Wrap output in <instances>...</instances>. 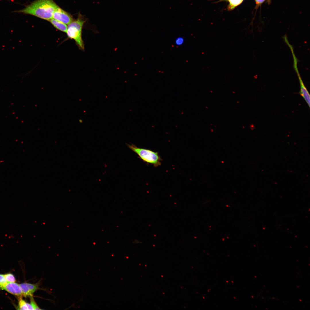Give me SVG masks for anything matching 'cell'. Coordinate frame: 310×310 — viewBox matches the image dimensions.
Listing matches in <instances>:
<instances>
[{"label":"cell","mask_w":310,"mask_h":310,"mask_svg":"<svg viewBox=\"0 0 310 310\" xmlns=\"http://www.w3.org/2000/svg\"><path fill=\"white\" fill-rule=\"evenodd\" d=\"M58 6L53 0H36L24 8L13 12L29 14L49 21L52 18L53 13Z\"/></svg>","instance_id":"6da1fadb"},{"label":"cell","mask_w":310,"mask_h":310,"mask_svg":"<svg viewBox=\"0 0 310 310\" xmlns=\"http://www.w3.org/2000/svg\"><path fill=\"white\" fill-rule=\"evenodd\" d=\"M86 21L85 17L79 13L77 19L68 24L66 32L68 37L73 39L79 48L82 51L84 50V44L82 37V29Z\"/></svg>","instance_id":"7a4b0ae2"},{"label":"cell","mask_w":310,"mask_h":310,"mask_svg":"<svg viewBox=\"0 0 310 310\" xmlns=\"http://www.w3.org/2000/svg\"><path fill=\"white\" fill-rule=\"evenodd\" d=\"M128 147L136 153L144 162L157 167L161 165L162 160L158 152L151 150L140 148L133 144H127Z\"/></svg>","instance_id":"3957f363"},{"label":"cell","mask_w":310,"mask_h":310,"mask_svg":"<svg viewBox=\"0 0 310 310\" xmlns=\"http://www.w3.org/2000/svg\"><path fill=\"white\" fill-rule=\"evenodd\" d=\"M52 18L68 25L74 20L71 14L58 6L53 13Z\"/></svg>","instance_id":"277c9868"},{"label":"cell","mask_w":310,"mask_h":310,"mask_svg":"<svg viewBox=\"0 0 310 310\" xmlns=\"http://www.w3.org/2000/svg\"><path fill=\"white\" fill-rule=\"evenodd\" d=\"M1 289L5 290L19 299L23 296L20 284L15 282H7Z\"/></svg>","instance_id":"5b68a950"},{"label":"cell","mask_w":310,"mask_h":310,"mask_svg":"<svg viewBox=\"0 0 310 310\" xmlns=\"http://www.w3.org/2000/svg\"><path fill=\"white\" fill-rule=\"evenodd\" d=\"M297 64V62H295L294 63V67L298 76L301 86V89L299 92L300 94L305 99L309 107H310V95L301 78L298 69Z\"/></svg>","instance_id":"8992f818"},{"label":"cell","mask_w":310,"mask_h":310,"mask_svg":"<svg viewBox=\"0 0 310 310\" xmlns=\"http://www.w3.org/2000/svg\"><path fill=\"white\" fill-rule=\"evenodd\" d=\"M22 296L25 297L32 296L34 293L39 289L38 284L24 283L20 284Z\"/></svg>","instance_id":"52a82bcc"},{"label":"cell","mask_w":310,"mask_h":310,"mask_svg":"<svg viewBox=\"0 0 310 310\" xmlns=\"http://www.w3.org/2000/svg\"><path fill=\"white\" fill-rule=\"evenodd\" d=\"M49 21L53 26L57 30L66 32L67 28L66 24L53 18Z\"/></svg>","instance_id":"ba28073f"},{"label":"cell","mask_w":310,"mask_h":310,"mask_svg":"<svg viewBox=\"0 0 310 310\" xmlns=\"http://www.w3.org/2000/svg\"><path fill=\"white\" fill-rule=\"evenodd\" d=\"M18 308L19 310H33L30 303H27L22 297L19 299Z\"/></svg>","instance_id":"9c48e42d"},{"label":"cell","mask_w":310,"mask_h":310,"mask_svg":"<svg viewBox=\"0 0 310 310\" xmlns=\"http://www.w3.org/2000/svg\"><path fill=\"white\" fill-rule=\"evenodd\" d=\"M229 2V4L228 7V9L232 10L236 7L241 4L243 0H227Z\"/></svg>","instance_id":"30bf717a"},{"label":"cell","mask_w":310,"mask_h":310,"mask_svg":"<svg viewBox=\"0 0 310 310\" xmlns=\"http://www.w3.org/2000/svg\"><path fill=\"white\" fill-rule=\"evenodd\" d=\"M4 276L7 282H15L16 279L14 276L11 273H7L4 274Z\"/></svg>","instance_id":"8fae6325"},{"label":"cell","mask_w":310,"mask_h":310,"mask_svg":"<svg viewBox=\"0 0 310 310\" xmlns=\"http://www.w3.org/2000/svg\"><path fill=\"white\" fill-rule=\"evenodd\" d=\"M30 304L33 310H41L42 309L38 306L32 296L30 297Z\"/></svg>","instance_id":"7c38bea8"},{"label":"cell","mask_w":310,"mask_h":310,"mask_svg":"<svg viewBox=\"0 0 310 310\" xmlns=\"http://www.w3.org/2000/svg\"><path fill=\"white\" fill-rule=\"evenodd\" d=\"M7 282L4 274H0V289Z\"/></svg>","instance_id":"4fadbf2b"},{"label":"cell","mask_w":310,"mask_h":310,"mask_svg":"<svg viewBox=\"0 0 310 310\" xmlns=\"http://www.w3.org/2000/svg\"><path fill=\"white\" fill-rule=\"evenodd\" d=\"M184 42V38L182 37H179L175 40V43L177 46L182 45Z\"/></svg>","instance_id":"5bb4252c"},{"label":"cell","mask_w":310,"mask_h":310,"mask_svg":"<svg viewBox=\"0 0 310 310\" xmlns=\"http://www.w3.org/2000/svg\"><path fill=\"white\" fill-rule=\"evenodd\" d=\"M257 5H259L262 3L265 0H255Z\"/></svg>","instance_id":"9a60e30c"}]
</instances>
